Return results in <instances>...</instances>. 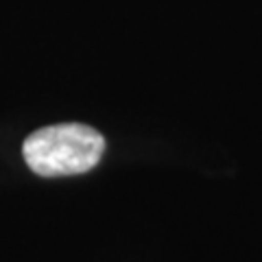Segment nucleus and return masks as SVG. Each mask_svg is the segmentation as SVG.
Masks as SVG:
<instances>
[{
	"label": "nucleus",
	"instance_id": "obj_1",
	"mask_svg": "<svg viewBox=\"0 0 262 262\" xmlns=\"http://www.w3.org/2000/svg\"><path fill=\"white\" fill-rule=\"evenodd\" d=\"M105 153V138L79 122H61L37 129L24 140L27 166L39 177L81 175L92 170Z\"/></svg>",
	"mask_w": 262,
	"mask_h": 262
}]
</instances>
